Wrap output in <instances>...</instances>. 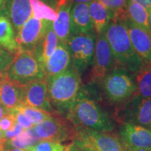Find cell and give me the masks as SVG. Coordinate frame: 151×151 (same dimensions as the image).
<instances>
[{
  "label": "cell",
  "instance_id": "cell-38",
  "mask_svg": "<svg viewBox=\"0 0 151 151\" xmlns=\"http://www.w3.org/2000/svg\"><path fill=\"white\" fill-rule=\"evenodd\" d=\"M124 150L125 151H151L150 150H147V149L144 148H134V147H127L124 146Z\"/></svg>",
  "mask_w": 151,
  "mask_h": 151
},
{
  "label": "cell",
  "instance_id": "cell-16",
  "mask_svg": "<svg viewBox=\"0 0 151 151\" xmlns=\"http://www.w3.org/2000/svg\"><path fill=\"white\" fill-rule=\"evenodd\" d=\"M94 32L89 12V4L78 3L71 9V36Z\"/></svg>",
  "mask_w": 151,
  "mask_h": 151
},
{
  "label": "cell",
  "instance_id": "cell-44",
  "mask_svg": "<svg viewBox=\"0 0 151 151\" xmlns=\"http://www.w3.org/2000/svg\"><path fill=\"white\" fill-rule=\"evenodd\" d=\"M6 16V12L4 10H2L1 8H0V16Z\"/></svg>",
  "mask_w": 151,
  "mask_h": 151
},
{
  "label": "cell",
  "instance_id": "cell-10",
  "mask_svg": "<svg viewBox=\"0 0 151 151\" xmlns=\"http://www.w3.org/2000/svg\"><path fill=\"white\" fill-rule=\"evenodd\" d=\"M47 20H39L32 15L16 34L19 50H34L40 44L46 30Z\"/></svg>",
  "mask_w": 151,
  "mask_h": 151
},
{
  "label": "cell",
  "instance_id": "cell-42",
  "mask_svg": "<svg viewBox=\"0 0 151 151\" xmlns=\"http://www.w3.org/2000/svg\"><path fill=\"white\" fill-rule=\"evenodd\" d=\"M149 13V16H148V24H149V28L151 32V9L148 11Z\"/></svg>",
  "mask_w": 151,
  "mask_h": 151
},
{
  "label": "cell",
  "instance_id": "cell-13",
  "mask_svg": "<svg viewBox=\"0 0 151 151\" xmlns=\"http://www.w3.org/2000/svg\"><path fill=\"white\" fill-rule=\"evenodd\" d=\"M120 136L124 146L151 150V129L139 124L123 123Z\"/></svg>",
  "mask_w": 151,
  "mask_h": 151
},
{
  "label": "cell",
  "instance_id": "cell-6",
  "mask_svg": "<svg viewBox=\"0 0 151 151\" xmlns=\"http://www.w3.org/2000/svg\"><path fill=\"white\" fill-rule=\"evenodd\" d=\"M94 32L71 35L67 41L73 67L81 73L92 65L95 48Z\"/></svg>",
  "mask_w": 151,
  "mask_h": 151
},
{
  "label": "cell",
  "instance_id": "cell-22",
  "mask_svg": "<svg viewBox=\"0 0 151 151\" xmlns=\"http://www.w3.org/2000/svg\"><path fill=\"white\" fill-rule=\"evenodd\" d=\"M0 46L11 53L20 51L16 41V33L10 20L6 16H0Z\"/></svg>",
  "mask_w": 151,
  "mask_h": 151
},
{
  "label": "cell",
  "instance_id": "cell-17",
  "mask_svg": "<svg viewBox=\"0 0 151 151\" xmlns=\"http://www.w3.org/2000/svg\"><path fill=\"white\" fill-rule=\"evenodd\" d=\"M73 4L69 0H58V18L52 22V27L60 42L67 43L71 37V9Z\"/></svg>",
  "mask_w": 151,
  "mask_h": 151
},
{
  "label": "cell",
  "instance_id": "cell-30",
  "mask_svg": "<svg viewBox=\"0 0 151 151\" xmlns=\"http://www.w3.org/2000/svg\"><path fill=\"white\" fill-rule=\"evenodd\" d=\"M16 55L11 53L0 46V72H4L10 65Z\"/></svg>",
  "mask_w": 151,
  "mask_h": 151
},
{
  "label": "cell",
  "instance_id": "cell-35",
  "mask_svg": "<svg viewBox=\"0 0 151 151\" xmlns=\"http://www.w3.org/2000/svg\"><path fill=\"white\" fill-rule=\"evenodd\" d=\"M7 140L5 139L3 132L0 129V151H4Z\"/></svg>",
  "mask_w": 151,
  "mask_h": 151
},
{
  "label": "cell",
  "instance_id": "cell-24",
  "mask_svg": "<svg viewBox=\"0 0 151 151\" xmlns=\"http://www.w3.org/2000/svg\"><path fill=\"white\" fill-rule=\"evenodd\" d=\"M136 92L133 96L141 99L151 97V65H144L136 74Z\"/></svg>",
  "mask_w": 151,
  "mask_h": 151
},
{
  "label": "cell",
  "instance_id": "cell-18",
  "mask_svg": "<svg viewBox=\"0 0 151 151\" xmlns=\"http://www.w3.org/2000/svg\"><path fill=\"white\" fill-rule=\"evenodd\" d=\"M32 15L30 0H10L7 8L6 17L11 22L17 33Z\"/></svg>",
  "mask_w": 151,
  "mask_h": 151
},
{
  "label": "cell",
  "instance_id": "cell-15",
  "mask_svg": "<svg viewBox=\"0 0 151 151\" xmlns=\"http://www.w3.org/2000/svg\"><path fill=\"white\" fill-rule=\"evenodd\" d=\"M130 101V109L127 112V120L124 123L139 124L151 128V97L141 99L133 96Z\"/></svg>",
  "mask_w": 151,
  "mask_h": 151
},
{
  "label": "cell",
  "instance_id": "cell-32",
  "mask_svg": "<svg viewBox=\"0 0 151 151\" xmlns=\"http://www.w3.org/2000/svg\"><path fill=\"white\" fill-rule=\"evenodd\" d=\"M16 123V119H15L14 114L11 111L9 114L5 116L0 120V129L2 132L8 131V130L13 129Z\"/></svg>",
  "mask_w": 151,
  "mask_h": 151
},
{
  "label": "cell",
  "instance_id": "cell-20",
  "mask_svg": "<svg viewBox=\"0 0 151 151\" xmlns=\"http://www.w3.org/2000/svg\"><path fill=\"white\" fill-rule=\"evenodd\" d=\"M60 41L52 27V21L47 20L46 30L40 44L33 50L42 65L53 53Z\"/></svg>",
  "mask_w": 151,
  "mask_h": 151
},
{
  "label": "cell",
  "instance_id": "cell-7",
  "mask_svg": "<svg viewBox=\"0 0 151 151\" xmlns=\"http://www.w3.org/2000/svg\"><path fill=\"white\" fill-rule=\"evenodd\" d=\"M96 38L92 69L88 80L92 83L101 84L106 76L115 68V60L104 33L96 35Z\"/></svg>",
  "mask_w": 151,
  "mask_h": 151
},
{
  "label": "cell",
  "instance_id": "cell-1",
  "mask_svg": "<svg viewBox=\"0 0 151 151\" xmlns=\"http://www.w3.org/2000/svg\"><path fill=\"white\" fill-rule=\"evenodd\" d=\"M124 20L111 19L104 33L113 53L115 68L137 74L144 63L132 46Z\"/></svg>",
  "mask_w": 151,
  "mask_h": 151
},
{
  "label": "cell",
  "instance_id": "cell-8",
  "mask_svg": "<svg viewBox=\"0 0 151 151\" xmlns=\"http://www.w3.org/2000/svg\"><path fill=\"white\" fill-rule=\"evenodd\" d=\"M75 142L84 145L94 151H125L121 140L109 132L76 128Z\"/></svg>",
  "mask_w": 151,
  "mask_h": 151
},
{
  "label": "cell",
  "instance_id": "cell-41",
  "mask_svg": "<svg viewBox=\"0 0 151 151\" xmlns=\"http://www.w3.org/2000/svg\"><path fill=\"white\" fill-rule=\"evenodd\" d=\"M74 142H75V141H74ZM75 143H76V144L78 145L79 147H80V148H81V150H82V151H94V150H92V149L88 148V147H87L86 146H84V145L80 144V143H78L76 142H75Z\"/></svg>",
  "mask_w": 151,
  "mask_h": 151
},
{
  "label": "cell",
  "instance_id": "cell-21",
  "mask_svg": "<svg viewBox=\"0 0 151 151\" xmlns=\"http://www.w3.org/2000/svg\"><path fill=\"white\" fill-rule=\"evenodd\" d=\"M89 12L96 35L104 32L113 18L112 14L102 3L94 0L89 4Z\"/></svg>",
  "mask_w": 151,
  "mask_h": 151
},
{
  "label": "cell",
  "instance_id": "cell-37",
  "mask_svg": "<svg viewBox=\"0 0 151 151\" xmlns=\"http://www.w3.org/2000/svg\"><path fill=\"white\" fill-rule=\"evenodd\" d=\"M9 1L10 0H0V8L5 11L6 14L7 13V8H8Z\"/></svg>",
  "mask_w": 151,
  "mask_h": 151
},
{
  "label": "cell",
  "instance_id": "cell-29",
  "mask_svg": "<svg viewBox=\"0 0 151 151\" xmlns=\"http://www.w3.org/2000/svg\"><path fill=\"white\" fill-rule=\"evenodd\" d=\"M102 3L112 14L113 18L126 19L125 11L127 0H98ZM112 18V19H113Z\"/></svg>",
  "mask_w": 151,
  "mask_h": 151
},
{
  "label": "cell",
  "instance_id": "cell-25",
  "mask_svg": "<svg viewBox=\"0 0 151 151\" xmlns=\"http://www.w3.org/2000/svg\"><path fill=\"white\" fill-rule=\"evenodd\" d=\"M40 141L39 137L34 129L33 127L25 129L20 134L6 141V146L11 148H18L25 150L29 147L33 146Z\"/></svg>",
  "mask_w": 151,
  "mask_h": 151
},
{
  "label": "cell",
  "instance_id": "cell-40",
  "mask_svg": "<svg viewBox=\"0 0 151 151\" xmlns=\"http://www.w3.org/2000/svg\"><path fill=\"white\" fill-rule=\"evenodd\" d=\"M71 3L73 4H78V3H87L90 4L92 1H94V0H69Z\"/></svg>",
  "mask_w": 151,
  "mask_h": 151
},
{
  "label": "cell",
  "instance_id": "cell-5",
  "mask_svg": "<svg viewBox=\"0 0 151 151\" xmlns=\"http://www.w3.org/2000/svg\"><path fill=\"white\" fill-rule=\"evenodd\" d=\"M101 84L106 97L113 103H124L129 101L136 92L135 82L129 72L118 68L111 70Z\"/></svg>",
  "mask_w": 151,
  "mask_h": 151
},
{
  "label": "cell",
  "instance_id": "cell-36",
  "mask_svg": "<svg viewBox=\"0 0 151 151\" xmlns=\"http://www.w3.org/2000/svg\"><path fill=\"white\" fill-rule=\"evenodd\" d=\"M11 112V110L6 109L2 104L0 102V120L2 119L5 116L9 114Z\"/></svg>",
  "mask_w": 151,
  "mask_h": 151
},
{
  "label": "cell",
  "instance_id": "cell-11",
  "mask_svg": "<svg viewBox=\"0 0 151 151\" xmlns=\"http://www.w3.org/2000/svg\"><path fill=\"white\" fill-rule=\"evenodd\" d=\"M21 105L53 113L48 97L46 79L34 81L22 87Z\"/></svg>",
  "mask_w": 151,
  "mask_h": 151
},
{
  "label": "cell",
  "instance_id": "cell-9",
  "mask_svg": "<svg viewBox=\"0 0 151 151\" xmlns=\"http://www.w3.org/2000/svg\"><path fill=\"white\" fill-rule=\"evenodd\" d=\"M33 128L40 140L59 143L74 139L76 133L75 127L69 125L63 119L55 116L35 124Z\"/></svg>",
  "mask_w": 151,
  "mask_h": 151
},
{
  "label": "cell",
  "instance_id": "cell-12",
  "mask_svg": "<svg viewBox=\"0 0 151 151\" xmlns=\"http://www.w3.org/2000/svg\"><path fill=\"white\" fill-rule=\"evenodd\" d=\"M132 44L144 65H151V32L137 25L129 20H124Z\"/></svg>",
  "mask_w": 151,
  "mask_h": 151
},
{
  "label": "cell",
  "instance_id": "cell-28",
  "mask_svg": "<svg viewBox=\"0 0 151 151\" xmlns=\"http://www.w3.org/2000/svg\"><path fill=\"white\" fill-rule=\"evenodd\" d=\"M72 144H62V143L50 141H39L24 151H69Z\"/></svg>",
  "mask_w": 151,
  "mask_h": 151
},
{
  "label": "cell",
  "instance_id": "cell-27",
  "mask_svg": "<svg viewBox=\"0 0 151 151\" xmlns=\"http://www.w3.org/2000/svg\"><path fill=\"white\" fill-rule=\"evenodd\" d=\"M34 124H37L40 122L48 120L53 116L52 113L41 110L32 107L20 105L18 108Z\"/></svg>",
  "mask_w": 151,
  "mask_h": 151
},
{
  "label": "cell",
  "instance_id": "cell-39",
  "mask_svg": "<svg viewBox=\"0 0 151 151\" xmlns=\"http://www.w3.org/2000/svg\"><path fill=\"white\" fill-rule=\"evenodd\" d=\"M69 151H82L81 148L75 142L72 143Z\"/></svg>",
  "mask_w": 151,
  "mask_h": 151
},
{
  "label": "cell",
  "instance_id": "cell-45",
  "mask_svg": "<svg viewBox=\"0 0 151 151\" xmlns=\"http://www.w3.org/2000/svg\"><path fill=\"white\" fill-rule=\"evenodd\" d=\"M150 129H151V128H150Z\"/></svg>",
  "mask_w": 151,
  "mask_h": 151
},
{
  "label": "cell",
  "instance_id": "cell-19",
  "mask_svg": "<svg viewBox=\"0 0 151 151\" xmlns=\"http://www.w3.org/2000/svg\"><path fill=\"white\" fill-rule=\"evenodd\" d=\"M22 87L14 83L4 73L0 79V102L9 110L18 108L21 105Z\"/></svg>",
  "mask_w": 151,
  "mask_h": 151
},
{
  "label": "cell",
  "instance_id": "cell-26",
  "mask_svg": "<svg viewBox=\"0 0 151 151\" xmlns=\"http://www.w3.org/2000/svg\"><path fill=\"white\" fill-rule=\"evenodd\" d=\"M32 16L39 20L53 22L58 18V13L41 0H30Z\"/></svg>",
  "mask_w": 151,
  "mask_h": 151
},
{
  "label": "cell",
  "instance_id": "cell-23",
  "mask_svg": "<svg viewBox=\"0 0 151 151\" xmlns=\"http://www.w3.org/2000/svg\"><path fill=\"white\" fill-rule=\"evenodd\" d=\"M126 18L130 21L150 32L148 24L149 13L143 6L132 0H127Z\"/></svg>",
  "mask_w": 151,
  "mask_h": 151
},
{
  "label": "cell",
  "instance_id": "cell-4",
  "mask_svg": "<svg viewBox=\"0 0 151 151\" xmlns=\"http://www.w3.org/2000/svg\"><path fill=\"white\" fill-rule=\"evenodd\" d=\"M10 81L23 86L45 78L42 65L33 50H20L4 71Z\"/></svg>",
  "mask_w": 151,
  "mask_h": 151
},
{
  "label": "cell",
  "instance_id": "cell-34",
  "mask_svg": "<svg viewBox=\"0 0 151 151\" xmlns=\"http://www.w3.org/2000/svg\"><path fill=\"white\" fill-rule=\"evenodd\" d=\"M132 1H135V2L143 6L148 11L151 9V0H132Z\"/></svg>",
  "mask_w": 151,
  "mask_h": 151
},
{
  "label": "cell",
  "instance_id": "cell-14",
  "mask_svg": "<svg viewBox=\"0 0 151 151\" xmlns=\"http://www.w3.org/2000/svg\"><path fill=\"white\" fill-rule=\"evenodd\" d=\"M71 62L67 43L59 42L50 58L43 65L45 77L59 74L69 69Z\"/></svg>",
  "mask_w": 151,
  "mask_h": 151
},
{
  "label": "cell",
  "instance_id": "cell-2",
  "mask_svg": "<svg viewBox=\"0 0 151 151\" xmlns=\"http://www.w3.org/2000/svg\"><path fill=\"white\" fill-rule=\"evenodd\" d=\"M67 118L76 128L102 132H111L116 128L108 113L84 92H79L73 106L67 113Z\"/></svg>",
  "mask_w": 151,
  "mask_h": 151
},
{
  "label": "cell",
  "instance_id": "cell-43",
  "mask_svg": "<svg viewBox=\"0 0 151 151\" xmlns=\"http://www.w3.org/2000/svg\"><path fill=\"white\" fill-rule=\"evenodd\" d=\"M5 151H24V150H21V149H18V148H11L8 150H5Z\"/></svg>",
  "mask_w": 151,
  "mask_h": 151
},
{
  "label": "cell",
  "instance_id": "cell-31",
  "mask_svg": "<svg viewBox=\"0 0 151 151\" xmlns=\"http://www.w3.org/2000/svg\"><path fill=\"white\" fill-rule=\"evenodd\" d=\"M16 119V121L17 123L20 124L21 127H22L24 129H29V128L32 127L34 124L22 113L21 111L19 110L18 109H15L13 110H11Z\"/></svg>",
  "mask_w": 151,
  "mask_h": 151
},
{
  "label": "cell",
  "instance_id": "cell-33",
  "mask_svg": "<svg viewBox=\"0 0 151 151\" xmlns=\"http://www.w3.org/2000/svg\"><path fill=\"white\" fill-rule=\"evenodd\" d=\"M23 130L24 129L22 128V127H21L20 124L16 122L13 129L8 130V131L3 132V133H4V135L5 139L8 141V140H10L11 139H13V138L16 137V136H18V134H20Z\"/></svg>",
  "mask_w": 151,
  "mask_h": 151
},
{
  "label": "cell",
  "instance_id": "cell-3",
  "mask_svg": "<svg viewBox=\"0 0 151 151\" xmlns=\"http://www.w3.org/2000/svg\"><path fill=\"white\" fill-rule=\"evenodd\" d=\"M80 74L71 66L59 74L45 77L50 104L58 113L67 115L73 106L81 90Z\"/></svg>",
  "mask_w": 151,
  "mask_h": 151
}]
</instances>
